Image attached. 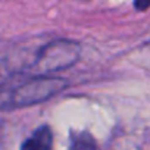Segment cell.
Segmentation results:
<instances>
[{
	"label": "cell",
	"mask_w": 150,
	"mask_h": 150,
	"mask_svg": "<svg viewBox=\"0 0 150 150\" xmlns=\"http://www.w3.org/2000/svg\"><path fill=\"white\" fill-rule=\"evenodd\" d=\"M80 46L71 40H56L37 53L34 59V66L40 72H53L68 68L78 60Z\"/></svg>",
	"instance_id": "cell-1"
},
{
	"label": "cell",
	"mask_w": 150,
	"mask_h": 150,
	"mask_svg": "<svg viewBox=\"0 0 150 150\" xmlns=\"http://www.w3.org/2000/svg\"><path fill=\"white\" fill-rule=\"evenodd\" d=\"M71 150H100V149L88 132L78 131L71 134Z\"/></svg>",
	"instance_id": "cell-3"
},
{
	"label": "cell",
	"mask_w": 150,
	"mask_h": 150,
	"mask_svg": "<svg viewBox=\"0 0 150 150\" xmlns=\"http://www.w3.org/2000/svg\"><path fill=\"white\" fill-rule=\"evenodd\" d=\"M21 150H53V132L50 127L37 128L22 144Z\"/></svg>",
	"instance_id": "cell-2"
}]
</instances>
